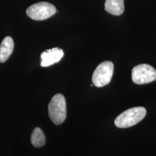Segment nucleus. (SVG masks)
Masks as SVG:
<instances>
[{"mask_svg":"<svg viewBox=\"0 0 156 156\" xmlns=\"http://www.w3.org/2000/svg\"><path fill=\"white\" fill-rule=\"evenodd\" d=\"M114 65L109 61L102 62L98 66L93 73L92 81L97 87L106 86L111 82L113 74Z\"/></svg>","mask_w":156,"mask_h":156,"instance_id":"7ed1b4c3","label":"nucleus"},{"mask_svg":"<svg viewBox=\"0 0 156 156\" xmlns=\"http://www.w3.org/2000/svg\"><path fill=\"white\" fill-rule=\"evenodd\" d=\"M64 56L63 50L58 48L46 50L41 54L42 67H48L58 62Z\"/></svg>","mask_w":156,"mask_h":156,"instance_id":"423d86ee","label":"nucleus"},{"mask_svg":"<svg viewBox=\"0 0 156 156\" xmlns=\"http://www.w3.org/2000/svg\"><path fill=\"white\" fill-rule=\"evenodd\" d=\"M14 48V42L11 37H6L0 45V62H5L11 56Z\"/></svg>","mask_w":156,"mask_h":156,"instance_id":"0eeeda50","label":"nucleus"},{"mask_svg":"<svg viewBox=\"0 0 156 156\" xmlns=\"http://www.w3.org/2000/svg\"></svg>","mask_w":156,"mask_h":156,"instance_id":"9d476101","label":"nucleus"},{"mask_svg":"<svg viewBox=\"0 0 156 156\" xmlns=\"http://www.w3.org/2000/svg\"><path fill=\"white\" fill-rule=\"evenodd\" d=\"M31 142L32 145L35 147H41L45 145L46 142L45 134L41 128L39 127L34 128L31 134Z\"/></svg>","mask_w":156,"mask_h":156,"instance_id":"1a4fd4ad","label":"nucleus"},{"mask_svg":"<svg viewBox=\"0 0 156 156\" xmlns=\"http://www.w3.org/2000/svg\"><path fill=\"white\" fill-rule=\"evenodd\" d=\"M156 79V69L149 64H140L133 69L132 80L135 83L138 84L149 83Z\"/></svg>","mask_w":156,"mask_h":156,"instance_id":"39448f33","label":"nucleus"},{"mask_svg":"<svg viewBox=\"0 0 156 156\" xmlns=\"http://www.w3.org/2000/svg\"><path fill=\"white\" fill-rule=\"evenodd\" d=\"M105 9L113 15H121L124 11V0H106Z\"/></svg>","mask_w":156,"mask_h":156,"instance_id":"6e6552de","label":"nucleus"},{"mask_svg":"<svg viewBox=\"0 0 156 156\" xmlns=\"http://www.w3.org/2000/svg\"><path fill=\"white\" fill-rule=\"evenodd\" d=\"M146 115L145 108L135 107L121 113L115 120L116 126L119 128H128L142 120Z\"/></svg>","mask_w":156,"mask_h":156,"instance_id":"f03ea898","label":"nucleus"},{"mask_svg":"<svg viewBox=\"0 0 156 156\" xmlns=\"http://www.w3.org/2000/svg\"><path fill=\"white\" fill-rule=\"evenodd\" d=\"M48 113L52 122L56 125L63 123L67 117V105L64 96L62 94L54 95L48 105Z\"/></svg>","mask_w":156,"mask_h":156,"instance_id":"f257e3e1","label":"nucleus"},{"mask_svg":"<svg viewBox=\"0 0 156 156\" xmlns=\"http://www.w3.org/2000/svg\"><path fill=\"white\" fill-rule=\"evenodd\" d=\"M56 7L47 2H41L30 6L26 13L30 18L35 20H44L54 15Z\"/></svg>","mask_w":156,"mask_h":156,"instance_id":"20e7f679","label":"nucleus"}]
</instances>
